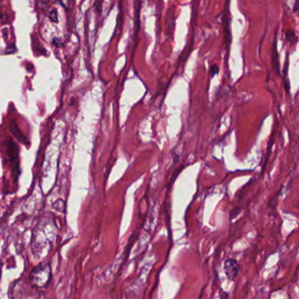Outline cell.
Segmentation results:
<instances>
[{"label": "cell", "mask_w": 299, "mask_h": 299, "mask_svg": "<svg viewBox=\"0 0 299 299\" xmlns=\"http://www.w3.org/2000/svg\"><path fill=\"white\" fill-rule=\"evenodd\" d=\"M51 278V268L47 263L40 264L34 268L29 279L33 285L42 288L46 286Z\"/></svg>", "instance_id": "6da1fadb"}, {"label": "cell", "mask_w": 299, "mask_h": 299, "mask_svg": "<svg viewBox=\"0 0 299 299\" xmlns=\"http://www.w3.org/2000/svg\"><path fill=\"white\" fill-rule=\"evenodd\" d=\"M240 266L235 259L229 258L224 262V272L227 279L234 281L240 274Z\"/></svg>", "instance_id": "7a4b0ae2"}, {"label": "cell", "mask_w": 299, "mask_h": 299, "mask_svg": "<svg viewBox=\"0 0 299 299\" xmlns=\"http://www.w3.org/2000/svg\"><path fill=\"white\" fill-rule=\"evenodd\" d=\"M223 28H224V44L226 47V49L228 50L232 41V33H231V20H230V9L228 6H225V12L223 14Z\"/></svg>", "instance_id": "3957f363"}, {"label": "cell", "mask_w": 299, "mask_h": 299, "mask_svg": "<svg viewBox=\"0 0 299 299\" xmlns=\"http://www.w3.org/2000/svg\"><path fill=\"white\" fill-rule=\"evenodd\" d=\"M8 154H9V157L12 160V162L14 163L16 162L18 165H19V162H18V158H19V150H18V146L16 145L14 142H12V140L9 141V144H8Z\"/></svg>", "instance_id": "277c9868"}, {"label": "cell", "mask_w": 299, "mask_h": 299, "mask_svg": "<svg viewBox=\"0 0 299 299\" xmlns=\"http://www.w3.org/2000/svg\"><path fill=\"white\" fill-rule=\"evenodd\" d=\"M271 63L273 66H274V69L276 70V73L279 74V54H278L277 48H276V36L275 37V40H274V47H273V53L271 55Z\"/></svg>", "instance_id": "5b68a950"}, {"label": "cell", "mask_w": 299, "mask_h": 299, "mask_svg": "<svg viewBox=\"0 0 299 299\" xmlns=\"http://www.w3.org/2000/svg\"><path fill=\"white\" fill-rule=\"evenodd\" d=\"M288 67H289V54H287V62H286V64H285V66H284V88H285V91L287 92V94H290V89H291V86H290V82H289V80H288Z\"/></svg>", "instance_id": "8992f818"}, {"label": "cell", "mask_w": 299, "mask_h": 299, "mask_svg": "<svg viewBox=\"0 0 299 299\" xmlns=\"http://www.w3.org/2000/svg\"><path fill=\"white\" fill-rule=\"evenodd\" d=\"M12 134H14L16 138L18 139L20 142H24V143L27 144V142H26L27 140L24 137L23 134L20 133V129H19V127L16 125L15 123H12Z\"/></svg>", "instance_id": "52a82bcc"}, {"label": "cell", "mask_w": 299, "mask_h": 299, "mask_svg": "<svg viewBox=\"0 0 299 299\" xmlns=\"http://www.w3.org/2000/svg\"><path fill=\"white\" fill-rule=\"evenodd\" d=\"M285 37H286V40L291 42V43H294L296 40V33L293 29H288L286 30L285 33Z\"/></svg>", "instance_id": "ba28073f"}, {"label": "cell", "mask_w": 299, "mask_h": 299, "mask_svg": "<svg viewBox=\"0 0 299 299\" xmlns=\"http://www.w3.org/2000/svg\"><path fill=\"white\" fill-rule=\"evenodd\" d=\"M219 72H220V67H219V65L213 64V65L210 67V74H211L212 76L216 75Z\"/></svg>", "instance_id": "9c48e42d"}, {"label": "cell", "mask_w": 299, "mask_h": 299, "mask_svg": "<svg viewBox=\"0 0 299 299\" xmlns=\"http://www.w3.org/2000/svg\"><path fill=\"white\" fill-rule=\"evenodd\" d=\"M49 18H50V20L52 21H54V22H57L58 21V17H57V12L55 11V10H52L51 12H50V15H49Z\"/></svg>", "instance_id": "30bf717a"}, {"label": "cell", "mask_w": 299, "mask_h": 299, "mask_svg": "<svg viewBox=\"0 0 299 299\" xmlns=\"http://www.w3.org/2000/svg\"><path fill=\"white\" fill-rule=\"evenodd\" d=\"M299 1H296L295 4H294V12H297L299 11Z\"/></svg>", "instance_id": "8fae6325"}, {"label": "cell", "mask_w": 299, "mask_h": 299, "mask_svg": "<svg viewBox=\"0 0 299 299\" xmlns=\"http://www.w3.org/2000/svg\"><path fill=\"white\" fill-rule=\"evenodd\" d=\"M4 19H5V16L4 15V13H2V12H0V22L3 21Z\"/></svg>", "instance_id": "7c38bea8"}]
</instances>
